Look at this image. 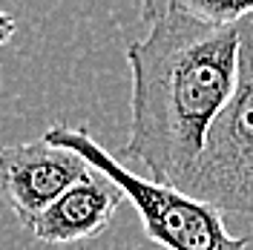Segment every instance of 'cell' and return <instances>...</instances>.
<instances>
[{"label":"cell","mask_w":253,"mask_h":250,"mask_svg":"<svg viewBox=\"0 0 253 250\" xmlns=\"http://www.w3.org/2000/svg\"><path fill=\"white\" fill-rule=\"evenodd\" d=\"M141 17L144 38L126 46L132 92L124 156L141 161L153 181L181 187L236 89L239 32L196 17L187 0H150Z\"/></svg>","instance_id":"6da1fadb"},{"label":"cell","mask_w":253,"mask_h":250,"mask_svg":"<svg viewBox=\"0 0 253 250\" xmlns=\"http://www.w3.org/2000/svg\"><path fill=\"white\" fill-rule=\"evenodd\" d=\"M43 138L55 147L81 156L95 170L110 175L124 196L138 210L147 239L167 250H248L245 236H230L224 224V213L216 204L196 199L184 190L158 184L138 172L126 170L115 156H110L86 126L55 124L46 129Z\"/></svg>","instance_id":"7a4b0ae2"},{"label":"cell","mask_w":253,"mask_h":250,"mask_svg":"<svg viewBox=\"0 0 253 250\" xmlns=\"http://www.w3.org/2000/svg\"><path fill=\"white\" fill-rule=\"evenodd\" d=\"M236 89L207 135L205 153L184 190L216 204L221 213L253 219V12L236 23Z\"/></svg>","instance_id":"3957f363"},{"label":"cell","mask_w":253,"mask_h":250,"mask_svg":"<svg viewBox=\"0 0 253 250\" xmlns=\"http://www.w3.org/2000/svg\"><path fill=\"white\" fill-rule=\"evenodd\" d=\"M89 170L92 164L46 138L0 147V193L26 227Z\"/></svg>","instance_id":"277c9868"},{"label":"cell","mask_w":253,"mask_h":250,"mask_svg":"<svg viewBox=\"0 0 253 250\" xmlns=\"http://www.w3.org/2000/svg\"><path fill=\"white\" fill-rule=\"evenodd\" d=\"M124 199V190L110 175L92 167L86 178L69 187L55 204H49L29 230L46 245H75L84 239H95L107 230Z\"/></svg>","instance_id":"5b68a950"},{"label":"cell","mask_w":253,"mask_h":250,"mask_svg":"<svg viewBox=\"0 0 253 250\" xmlns=\"http://www.w3.org/2000/svg\"><path fill=\"white\" fill-rule=\"evenodd\" d=\"M187 9L196 17L216 26H236L242 17L253 12V3H210V0H187Z\"/></svg>","instance_id":"8992f818"},{"label":"cell","mask_w":253,"mask_h":250,"mask_svg":"<svg viewBox=\"0 0 253 250\" xmlns=\"http://www.w3.org/2000/svg\"><path fill=\"white\" fill-rule=\"evenodd\" d=\"M15 32H17V20L6 12H0V46H6L15 38Z\"/></svg>","instance_id":"52a82bcc"}]
</instances>
